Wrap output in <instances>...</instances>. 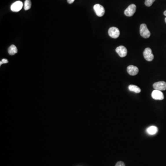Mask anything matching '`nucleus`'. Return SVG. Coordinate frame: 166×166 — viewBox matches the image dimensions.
<instances>
[{"mask_svg":"<svg viewBox=\"0 0 166 166\" xmlns=\"http://www.w3.org/2000/svg\"><path fill=\"white\" fill-rule=\"evenodd\" d=\"M140 34L145 38H148L150 36V32L145 24H141L140 27Z\"/></svg>","mask_w":166,"mask_h":166,"instance_id":"f257e3e1","label":"nucleus"},{"mask_svg":"<svg viewBox=\"0 0 166 166\" xmlns=\"http://www.w3.org/2000/svg\"><path fill=\"white\" fill-rule=\"evenodd\" d=\"M143 55L145 59L148 62H151L153 60L154 56L152 52V50L150 48H146L143 51Z\"/></svg>","mask_w":166,"mask_h":166,"instance_id":"f03ea898","label":"nucleus"},{"mask_svg":"<svg viewBox=\"0 0 166 166\" xmlns=\"http://www.w3.org/2000/svg\"><path fill=\"white\" fill-rule=\"evenodd\" d=\"M136 11V6L134 4L130 5L128 8L126 9L124 12V14L126 16L128 17H131L133 16Z\"/></svg>","mask_w":166,"mask_h":166,"instance_id":"7ed1b4c3","label":"nucleus"},{"mask_svg":"<svg viewBox=\"0 0 166 166\" xmlns=\"http://www.w3.org/2000/svg\"><path fill=\"white\" fill-rule=\"evenodd\" d=\"M93 8L97 16L98 17H102L104 16L105 14V9L102 5L97 4L95 5Z\"/></svg>","mask_w":166,"mask_h":166,"instance_id":"20e7f679","label":"nucleus"},{"mask_svg":"<svg viewBox=\"0 0 166 166\" xmlns=\"http://www.w3.org/2000/svg\"><path fill=\"white\" fill-rule=\"evenodd\" d=\"M108 33L109 36L113 38H117L120 35V32L119 29L115 27L110 28L108 30Z\"/></svg>","mask_w":166,"mask_h":166,"instance_id":"39448f33","label":"nucleus"},{"mask_svg":"<svg viewBox=\"0 0 166 166\" xmlns=\"http://www.w3.org/2000/svg\"><path fill=\"white\" fill-rule=\"evenodd\" d=\"M23 2L21 1H17L14 2L11 6V10L14 12H18L21 10L23 7Z\"/></svg>","mask_w":166,"mask_h":166,"instance_id":"423d86ee","label":"nucleus"},{"mask_svg":"<svg viewBox=\"0 0 166 166\" xmlns=\"http://www.w3.org/2000/svg\"><path fill=\"white\" fill-rule=\"evenodd\" d=\"M155 90H158L160 91H165L166 90V83L164 81H159L154 83L153 85Z\"/></svg>","mask_w":166,"mask_h":166,"instance_id":"0eeeda50","label":"nucleus"},{"mask_svg":"<svg viewBox=\"0 0 166 166\" xmlns=\"http://www.w3.org/2000/svg\"><path fill=\"white\" fill-rule=\"evenodd\" d=\"M152 97L155 100H162L164 99V95L162 91L155 90L151 94Z\"/></svg>","mask_w":166,"mask_h":166,"instance_id":"6e6552de","label":"nucleus"},{"mask_svg":"<svg viewBox=\"0 0 166 166\" xmlns=\"http://www.w3.org/2000/svg\"><path fill=\"white\" fill-rule=\"evenodd\" d=\"M115 51L121 57H125L128 54V50L126 48L123 46H119L117 47Z\"/></svg>","mask_w":166,"mask_h":166,"instance_id":"1a4fd4ad","label":"nucleus"},{"mask_svg":"<svg viewBox=\"0 0 166 166\" xmlns=\"http://www.w3.org/2000/svg\"><path fill=\"white\" fill-rule=\"evenodd\" d=\"M127 72L132 76H135L138 74L139 72V68L133 65H130L127 67Z\"/></svg>","mask_w":166,"mask_h":166,"instance_id":"9d476101","label":"nucleus"},{"mask_svg":"<svg viewBox=\"0 0 166 166\" xmlns=\"http://www.w3.org/2000/svg\"><path fill=\"white\" fill-rule=\"evenodd\" d=\"M146 132L148 134L151 135H155L158 132V128L156 126H150L149 128L147 129Z\"/></svg>","mask_w":166,"mask_h":166,"instance_id":"9b49d317","label":"nucleus"},{"mask_svg":"<svg viewBox=\"0 0 166 166\" xmlns=\"http://www.w3.org/2000/svg\"><path fill=\"white\" fill-rule=\"evenodd\" d=\"M18 52V49L14 45H12L10 47L8 48V53L11 56L14 55Z\"/></svg>","mask_w":166,"mask_h":166,"instance_id":"f8f14e48","label":"nucleus"},{"mask_svg":"<svg viewBox=\"0 0 166 166\" xmlns=\"http://www.w3.org/2000/svg\"><path fill=\"white\" fill-rule=\"evenodd\" d=\"M129 90L131 91H133V92H135L136 93H139L141 92V89L140 88L137 86L136 85H129L128 86Z\"/></svg>","mask_w":166,"mask_h":166,"instance_id":"ddd939ff","label":"nucleus"},{"mask_svg":"<svg viewBox=\"0 0 166 166\" xmlns=\"http://www.w3.org/2000/svg\"><path fill=\"white\" fill-rule=\"evenodd\" d=\"M32 7V2L31 0H25L24 5V9L25 10H29Z\"/></svg>","mask_w":166,"mask_h":166,"instance_id":"4468645a","label":"nucleus"},{"mask_svg":"<svg viewBox=\"0 0 166 166\" xmlns=\"http://www.w3.org/2000/svg\"><path fill=\"white\" fill-rule=\"evenodd\" d=\"M156 0H145V5L147 7H150Z\"/></svg>","mask_w":166,"mask_h":166,"instance_id":"2eb2a0df","label":"nucleus"},{"mask_svg":"<svg viewBox=\"0 0 166 166\" xmlns=\"http://www.w3.org/2000/svg\"><path fill=\"white\" fill-rule=\"evenodd\" d=\"M8 60L6 59H3L1 60V62H0V65L1 66L2 64H6V63H8Z\"/></svg>","mask_w":166,"mask_h":166,"instance_id":"dca6fc26","label":"nucleus"},{"mask_svg":"<svg viewBox=\"0 0 166 166\" xmlns=\"http://www.w3.org/2000/svg\"><path fill=\"white\" fill-rule=\"evenodd\" d=\"M115 166H125L124 163L122 162H118L117 163Z\"/></svg>","mask_w":166,"mask_h":166,"instance_id":"f3484780","label":"nucleus"},{"mask_svg":"<svg viewBox=\"0 0 166 166\" xmlns=\"http://www.w3.org/2000/svg\"><path fill=\"white\" fill-rule=\"evenodd\" d=\"M75 0H67V2L69 4H72L73 3Z\"/></svg>","mask_w":166,"mask_h":166,"instance_id":"a211bd4d","label":"nucleus"},{"mask_svg":"<svg viewBox=\"0 0 166 166\" xmlns=\"http://www.w3.org/2000/svg\"><path fill=\"white\" fill-rule=\"evenodd\" d=\"M164 15H165V16H166V10L164 11Z\"/></svg>","mask_w":166,"mask_h":166,"instance_id":"6ab92c4d","label":"nucleus"},{"mask_svg":"<svg viewBox=\"0 0 166 166\" xmlns=\"http://www.w3.org/2000/svg\"><path fill=\"white\" fill-rule=\"evenodd\" d=\"M165 22H166V18H165Z\"/></svg>","mask_w":166,"mask_h":166,"instance_id":"aec40b11","label":"nucleus"}]
</instances>
